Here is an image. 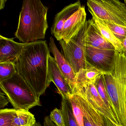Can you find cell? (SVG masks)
Wrapping results in <instances>:
<instances>
[{
	"mask_svg": "<svg viewBox=\"0 0 126 126\" xmlns=\"http://www.w3.org/2000/svg\"><path fill=\"white\" fill-rule=\"evenodd\" d=\"M50 52L46 40L26 43L15 63L18 75L39 98L51 82L48 70Z\"/></svg>",
	"mask_w": 126,
	"mask_h": 126,
	"instance_id": "obj_1",
	"label": "cell"
},
{
	"mask_svg": "<svg viewBox=\"0 0 126 126\" xmlns=\"http://www.w3.org/2000/svg\"><path fill=\"white\" fill-rule=\"evenodd\" d=\"M48 11L40 0H23L15 37L24 44L45 39L48 27Z\"/></svg>",
	"mask_w": 126,
	"mask_h": 126,
	"instance_id": "obj_2",
	"label": "cell"
},
{
	"mask_svg": "<svg viewBox=\"0 0 126 126\" xmlns=\"http://www.w3.org/2000/svg\"><path fill=\"white\" fill-rule=\"evenodd\" d=\"M103 76L107 93L119 125L126 126V57L123 53L116 51L114 71Z\"/></svg>",
	"mask_w": 126,
	"mask_h": 126,
	"instance_id": "obj_3",
	"label": "cell"
},
{
	"mask_svg": "<svg viewBox=\"0 0 126 126\" xmlns=\"http://www.w3.org/2000/svg\"><path fill=\"white\" fill-rule=\"evenodd\" d=\"M0 90L17 110H29L40 105V98L17 73L0 82Z\"/></svg>",
	"mask_w": 126,
	"mask_h": 126,
	"instance_id": "obj_4",
	"label": "cell"
},
{
	"mask_svg": "<svg viewBox=\"0 0 126 126\" xmlns=\"http://www.w3.org/2000/svg\"><path fill=\"white\" fill-rule=\"evenodd\" d=\"M88 10L91 15L103 21L126 27V6L118 0H89Z\"/></svg>",
	"mask_w": 126,
	"mask_h": 126,
	"instance_id": "obj_5",
	"label": "cell"
},
{
	"mask_svg": "<svg viewBox=\"0 0 126 126\" xmlns=\"http://www.w3.org/2000/svg\"><path fill=\"white\" fill-rule=\"evenodd\" d=\"M88 23L86 21L79 33L68 42L59 41L65 57L70 63L75 74L81 69L88 68L86 61V33Z\"/></svg>",
	"mask_w": 126,
	"mask_h": 126,
	"instance_id": "obj_6",
	"label": "cell"
},
{
	"mask_svg": "<svg viewBox=\"0 0 126 126\" xmlns=\"http://www.w3.org/2000/svg\"><path fill=\"white\" fill-rule=\"evenodd\" d=\"M116 58V50L86 47V61L88 68H94L101 71L104 75L113 73Z\"/></svg>",
	"mask_w": 126,
	"mask_h": 126,
	"instance_id": "obj_7",
	"label": "cell"
},
{
	"mask_svg": "<svg viewBox=\"0 0 126 126\" xmlns=\"http://www.w3.org/2000/svg\"><path fill=\"white\" fill-rule=\"evenodd\" d=\"M83 115L84 126H118L96 110L82 95L76 94Z\"/></svg>",
	"mask_w": 126,
	"mask_h": 126,
	"instance_id": "obj_8",
	"label": "cell"
},
{
	"mask_svg": "<svg viewBox=\"0 0 126 126\" xmlns=\"http://www.w3.org/2000/svg\"><path fill=\"white\" fill-rule=\"evenodd\" d=\"M74 94L84 96L96 110L104 115L116 125H119L115 116L99 96L94 84H89L81 88L77 89L74 91Z\"/></svg>",
	"mask_w": 126,
	"mask_h": 126,
	"instance_id": "obj_9",
	"label": "cell"
},
{
	"mask_svg": "<svg viewBox=\"0 0 126 126\" xmlns=\"http://www.w3.org/2000/svg\"><path fill=\"white\" fill-rule=\"evenodd\" d=\"M87 14L84 6H82L65 22L62 34V40L68 42L76 36L86 22Z\"/></svg>",
	"mask_w": 126,
	"mask_h": 126,
	"instance_id": "obj_10",
	"label": "cell"
},
{
	"mask_svg": "<svg viewBox=\"0 0 126 126\" xmlns=\"http://www.w3.org/2000/svg\"><path fill=\"white\" fill-rule=\"evenodd\" d=\"M48 70L51 81L57 88L58 93L62 98L70 99L73 94V91L60 71L54 57L50 55L48 57Z\"/></svg>",
	"mask_w": 126,
	"mask_h": 126,
	"instance_id": "obj_11",
	"label": "cell"
},
{
	"mask_svg": "<svg viewBox=\"0 0 126 126\" xmlns=\"http://www.w3.org/2000/svg\"><path fill=\"white\" fill-rule=\"evenodd\" d=\"M25 44L17 42L14 38L0 35V63L15 64L22 51Z\"/></svg>",
	"mask_w": 126,
	"mask_h": 126,
	"instance_id": "obj_12",
	"label": "cell"
},
{
	"mask_svg": "<svg viewBox=\"0 0 126 126\" xmlns=\"http://www.w3.org/2000/svg\"><path fill=\"white\" fill-rule=\"evenodd\" d=\"M81 6L79 0L65 6L56 15L51 28V33L58 41L62 40V32L65 22Z\"/></svg>",
	"mask_w": 126,
	"mask_h": 126,
	"instance_id": "obj_13",
	"label": "cell"
},
{
	"mask_svg": "<svg viewBox=\"0 0 126 126\" xmlns=\"http://www.w3.org/2000/svg\"><path fill=\"white\" fill-rule=\"evenodd\" d=\"M49 48L50 51L53 55L54 57L60 71L69 84L73 92L74 79L76 74L73 68L65 59L64 56L60 53L57 48L55 44L54 39L52 37L50 38Z\"/></svg>",
	"mask_w": 126,
	"mask_h": 126,
	"instance_id": "obj_14",
	"label": "cell"
},
{
	"mask_svg": "<svg viewBox=\"0 0 126 126\" xmlns=\"http://www.w3.org/2000/svg\"><path fill=\"white\" fill-rule=\"evenodd\" d=\"M88 23L86 33L87 46L99 49L115 50L114 47L104 38L91 20H88Z\"/></svg>",
	"mask_w": 126,
	"mask_h": 126,
	"instance_id": "obj_15",
	"label": "cell"
},
{
	"mask_svg": "<svg viewBox=\"0 0 126 126\" xmlns=\"http://www.w3.org/2000/svg\"><path fill=\"white\" fill-rule=\"evenodd\" d=\"M104 75L98 70L90 67L81 69L76 74L74 81V91L89 84H95L98 78Z\"/></svg>",
	"mask_w": 126,
	"mask_h": 126,
	"instance_id": "obj_16",
	"label": "cell"
},
{
	"mask_svg": "<svg viewBox=\"0 0 126 126\" xmlns=\"http://www.w3.org/2000/svg\"><path fill=\"white\" fill-rule=\"evenodd\" d=\"M92 18L91 19V22L98 30L104 38L114 47L116 51L122 53L121 42L115 36L110 28L102 20L94 15H92Z\"/></svg>",
	"mask_w": 126,
	"mask_h": 126,
	"instance_id": "obj_17",
	"label": "cell"
},
{
	"mask_svg": "<svg viewBox=\"0 0 126 126\" xmlns=\"http://www.w3.org/2000/svg\"><path fill=\"white\" fill-rule=\"evenodd\" d=\"M36 122L34 115L29 111L16 110L12 126H32Z\"/></svg>",
	"mask_w": 126,
	"mask_h": 126,
	"instance_id": "obj_18",
	"label": "cell"
},
{
	"mask_svg": "<svg viewBox=\"0 0 126 126\" xmlns=\"http://www.w3.org/2000/svg\"><path fill=\"white\" fill-rule=\"evenodd\" d=\"M60 110L64 119L65 126H79L74 115L70 99L62 98Z\"/></svg>",
	"mask_w": 126,
	"mask_h": 126,
	"instance_id": "obj_19",
	"label": "cell"
},
{
	"mask_svg": "<svg viewBox=\"0 0 126 126\" xmlns=\"http://www.w3.org/2000/svg\"><path fill=\"white\" fill-rule=\"evenodd\" d=\"M94 85L99 96H101L110 110L115 116L112 103L107 93L103 75L97 79Z\"/></svg>",
	"mask_w": 126,
	"mask_h": 126,
	"instance_id": "obj_20",
	"label": "cell"
},
{
	"mask_svg": "<svg viewBox=\"0 0 126 126\" xmlns=\"http://www.w3.org/2000/svg\"><path fill=\"white\" fill-rule=\"evenodd\" d=\"M16 73L14 63H0V82L9 79Z\"/></svg>",
	"mask_w": 126,
	"mask_h": 126,
	"instance_id": "obj_21",
	"label": "cell"
},
{
	"mask_svg": "<svg viewBox=\"0 0 126 126\" xmlns=\"http://www.w3.org/2000/svg\"><path fill=\"white\" fill-rule=\"evenodd\" d=\"M15 108H3L0 110V126H12L16 113Z\"/></svg>",
	"mask_w": 126,
	"mask_h": 126,
	"instance_id": "obj_22",
	"label": "cell"
},
{
	"mask_svg": "<svg viewBox=\"0 0 126 126\" xmlns=\"http://www.w3.org/2000/svg\"><path fill=\"white\" fill-rule=\"evenodd\" d=\"M72 105L74 115L79 126H84L83 115L79 106L77 95L74 94L70 99Z\"/></svg>",
	"mask_w": 126,
	"mask_h": 126,
	"instance_id": "obj_23",
	"label": "cell"
},
{
	"mask_svg": "<svg viewBox=\"0 0 126 126\" xmlns=\"http://www.w3.org/2000/svg\"><path fill=\"white\" fill-rule=\"evenodd\" d=\"M102 21L107 26L115 36L122 43L126 37V27L118 25L112 22Z\"/></svg>",
	"mask_w": 126,
	"mask_h": 126,
	"instance_id": "obj_24",
	"label": "cell"
},
{
	"mask_svg": "<svg viewBox=\"0 0 126 126\" xmlns=\"http://www.w3.org/2000/svg\"><path fill=\"white\" fill-rule=\"evenodd\" d=\"M50 119L56 126H65L64 119L61 110L56 108L51 112Z\"/></svg>",
	"mask_w": 126,
	"mask_h": 126,
	"instance_id": "obj_25",
	"label": "cell"
},
{
	"mask_svg": "<svg viewBox=\"0 0 126 126\" xmlns=\"http://www.w3.org/2000/svg\"><path fill=\"white\" fill-rule=\"evenodd\" d=\"M9 101L5 94L0 90V108L3 109L7 105Z\"/></svg>",
	"mask_w": 126,
	"mask_h": 126,
	"instance_id": "obj_26",
	"label": "cell"
},
{
	"mask_svg": "<svg viewBox=\"0 0 126 126\" xmlns=\"http://www.w3.org/2000/svg\"><path fill=\"white\" fill-rule=\"evenodd\" d=\"M43 126H56L50 119L49 116H46L44 119Z\"/></svg>",
	"mask_w": 126,
	"mask_h": 126,
	"instance_id": "obj_27",
	"label": "cell"
},
{
	"mask_svg": "<svg viewBox=\"0 0 126 126\" xmlns=\"http://www.w3.org/2000/svg\"><path fill=\"white\" fill-rule=\"evenodd\" d=\"M122 53L126 57V37L122 42Z\"/></svg>",
	"mask_w": 126,
	"mask_h": 126,
	"instance_id": "obj_28",
	"label": "cell"
},
{
	"mask_svg": "<svg viewBox=\"0 0 126 126\" xmlns=\"http://www.w3.org/2000/svg\"><path fill=\"white\" fill-rule=\"evenodd\" d=\"M6 2H7L6 0H0V10H1L4 9Z\"/></svg>",
	"mask_w": 126,
	"mask_h": 126,
	"instance_id": "obj_29",
	"label": "cell"
},
{
	"mask_svg": "<svg viewBox=\"0 0 126 126\" xmlns=\"http://www.w3.org/2000/svg\"><path fill=\"white\" fill-rule=\"evenodd\" d=\"M32 126H43H43L42 125L40 122H36L35 124Z\"/></svg>",
	"mask_w": 126,
	"mask_h": 126,
	"instance_id": "obj_30",
	"label": "cell"
},
{
	"mask_svg": "<svg viewBox=\"0 0 126 126\" xmlns=\"http://www.w3.org/2000/svg\"><path fill=\"white\" fill-rule=\"evenodd\" d=\"M124 3L125 4V5H126V0H125L124 1Z\"/></svg>",
	"mask_w": 126,
	"mask_h": 126,
	"instance_id": "obj_31",
	"label": "cell"
},
{
	"mask_svg": "<svg viewBox=\"0 0 126 126\" xmlns=\"http://www.w3.org/2000/svg\"></svg>",
	"mask_w": 126,
	"mask_h": 126,
	"instance_id": "obj_32",
	"label": "cell"
}]
</instances>
